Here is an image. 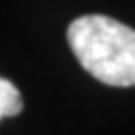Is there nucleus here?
Listing matches in <instances>:
<instances>
[{
	"mask_svg": "<svg viewBox=\"0 0 135 135\" xmlns=\"http://www.w3.org/2000/svg\"><path fill=\"white\" fill-rule=\"evenodd\" d=\"M22 111V97L10 81L0 77V119L14 117Z\"/></svg>",
	"mask_w": 135,
	"mask_h": 135,
	"instance_id": "f03ea898",
	"label": "nucleus"
},
{
	"mask_svg": "<svg viewBox=\"0 0 135 135\" xmlns=\"http://www.w3.org/2000/svg\"><path fill=\"white\" fill-rule=\"evenodd\" d=\"M67 40L81 67L111 87H135V30L103 14L79 16Z\"/></svg>",
	"mask_w": 135,
	"mask_h": 135,
	"instance_id": "f257e3e1",
	"label": "nucleus"
}]
</instances>
